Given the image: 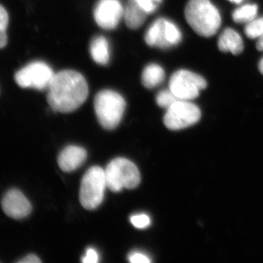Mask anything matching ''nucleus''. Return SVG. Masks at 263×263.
I'll return each instance as SVG.
<instances>
[{
  "label": "nucleus",
  "mask_w": 263,
  "mask_h": 263,
  "mask_svg": "<svg viewBox=\"0 0 263 263\" xmlns=\"http://www.w3.org/2000/svg\"><path fill=\"white\" fill-rule=\"evenodd\" d=\"M218 47L222 52H231L240 54L243 50V40L238 32L232 29H226L219 37Z\"/></svg>",
  "instance_id": "obj_14"
},
{
  "label": "nucleus",
  "mask_w": 263,
  "mask_h": 263,
  "mask_svg": "<svg viewBox=\"0 0 263 263\" xmlns=\"http://www.w3.org/2000/svg\"><path fill=\"white\" fill-rule=\"evenodd\" d=\"M132 224L136 228L143 229L149 226L151 223L150 218L144 214H136L132 216L130 218Z\"/></svg>",
  "instance_id": "obj_21"
},
{
  "label": "nucleus",
  "mask_w": 263,
  "mask_h": 263,
  "mask_svg": "<svg viewBox=\"0 0 263 263\" xmlns=\"http://www.w3.org/2000/svg\"><path fill=\"white\" fill-rule=\"evenodd\" d=\"M107 187L114 193L133 190L139 185L141 175L136 164L126 158L114 159L105 170Z\"/></svg>",
  "instance_id": "obj_4"
},
{
  "label": "nucleus",
  "mask_w": 263,
  "mask_h": 263,
  "mask_svg": "<svg viewBox=\"0 0 263 263\" xmlns=\"http://www.w3.org/2000/svg\"><path fill=\"white\" fill-rule=\"evenodd\" d=\"M165 21L164 18L157 19L147 30L145 42L148 46L160 48L171 47L166 40Z\"/></svg>",
  "instance_id": "obj_12"
},
{
  "label": "nucleus",
  "mask_w": 263,
  "mask_h": 263,
  "mask_svg": "<svg viewBox=\"0 0 263 263\" xmlns=\"http://www.w3.org/2000/svg\"><path fill=\"white\" fill-rule=\"evenodd\" d=\"M206 86V81L202 76L186 70L176 71L170 79V90L179 100H194Z\"/></svg>",
  "instance_id": "obj_8"
},
{
  "label": "nucleus",
  "mask_w": 263,
  "mask_h": 263,
  "mask_svg": "<svg viewBox=\"0 0 263 263\" xmlns=\"http://www.w3.org/2000/svg\"><path fill=\"white\" fill-rule=\"evenodd\" d=\"M86 150L77 146H69L62 151L58 157L60 168L65 172H71L80 167L86 160Z\"/></svg>",
  "instance_id": "obj_11"
},
{
  "label": "nucleus",
  "mask_w": 263,
  "mask_h": 263,
  "mask_svg": "<svg viewBox=\"0 0 263 263\" xmlns=\"http://www.w3.org/2000/svg\"><path fill=\"white\" fill-rule=\"evenodd\" d=\"M47 90V101L51 108L63 114L71 113L80 108L89 95L84 76L72 70L55 74Z\"/></svg>",
  "instance_id": "obj_1"
},
{
  "label": "nucleus",
  "mask_w": 263,
  "mask_h": 263,
  "mask_svg": "<svg viewBox=\"0 0 263 263\" xmlns=\"http://www.w3.org/2000/svg\"><path fill=\"white\" fill-rule=\"evenodd\" d=\"M161 0H137L147 13H152L157 9V5Z\"/></svg>",
  "instance_id": "obj_22"
},
{
  "label": "nucleus",
  "mask_w": 263,
  "mask_h": 263,
  "mask_svg": "<svg viewBox=\"0 0 263 263\" xmlns=\"http://www.w3.org/2000/svg\"><path fill=\"white\" fill-rule=\"evenodd\" d=\"M229 1L231 2V3H235V4H239L243 0H229Z\"/></svg>",
  "instance_id": "obj_30"
},
{
  "label": "nucleus",
  "mask_w": 263,
  "mask_h": 263,
  "mask_svg": "<svg viewBox=\"0 0 263 263\" xmlns=\"http://www.w3.org/2000/svg\"><path fill=\"white\" fill-rule=\"evenodd\" d=\"M2 208L9 217L24 219L32 212V205L22 192L13 189L8 192L2 200Z\"/></svg>",
  "instance_id": "obj_10"
},
{
  "label": "nucleus",
  "mask_w": 263,
  "mask_h": 263,
  "mask_svg": "<svg viewBox=\"0 0 263 263\" xmlns=\"http://www.w3.org/2000/svg\"><path fill=\"white\" fill-rule=\"evenodd\" d=\"M55 73L45 62H33L21 69L15 75V81L20 87L47 90Z\"/></svg>",
  "instance_id": "obj_6"
},
{
  "label": "nucleus",
  "mask_w": 263,
  "mask_h": 263,
  "mask_svg": "<svg viewBox=\"0 0 263 263\" xmlns=\"http://www.w3.org/2000/svg\"><path fill=\"white\" fill-rule=\"evenodd\" d=\"M259 70L260 71L261 73L263 75V58L260 60L259 63Z\"/></svg>",
  "instance_id": "obj_29"
},
{
  "label": "nucleus",
  "mask_w": 263,
  "mask_h": 263,
  "mask_svg": "<svg viewBox=\"0 0 263 263\" xmlns=\"http://www.w3.org/2000/svg\"><path fill=\"white\" fill-rule=\"evenodd\" d=\"M9 16L6 10L0 5V32L6 31L8 28Z\"/></svg>",
  "instance_id": "obj_24"
},
{
  "label": "nucleus",
  "mask_w": 263,
  "mask_h": 263,
  "mask_svg": "<svg viewBox=\"0 0 263 263\" xmlns=\"http://www.w3.org/2000/svg\"><path fill=\"white\" fill-rule=\"evenodd\" d=\"M179 100L174 95L171 90H162L160 91L156 97V102L157 105L162 108L167 109L173 105L175 102Z\"/></svg>",
  "instance_id": "obj_20"
},
{
  "label": "nucleus",
  "mask_w": 263,
  "mask_h": 263,
  "mask_svg": "<svg viewBox=\"0 0 263 263\" xmlns=\"http://www.w3.org/2000/svg\"><path fill=\"white\" fill-rule=\"evenodd\" d=\"M90 53L96 63L106 65L110 60V51L106 38L103 36H97L90 44Z\"/></svg>",
  "instance_id": "obj_15"
},
{
  "label": "nucleus",
  "mask_w": 263,
  "mask_h": 263,
  "mask_svg": "<svg viewBox=\"0 0 263 263\" xmlns=\"http://www.w3.org/2000/svg\"><path fill=\"white\" fill-rule=\"evenodd\" d=\"M129 261L132 263H149L151 259L146 254L134 252L129 255Z\"/></svg>",
  "instance_id": "obj_23"
},
{
  "label": "nucleus",
  "mask_w": 263,
  "mask_h": 263,
  "mask_svg": "<svg viewBox=\"0 0 263 263\" xmlns=\"http://www.w3.org/2000/svg\"><path fill=\"white\" fill-rule=\"evenodd\" d=\"M165 36L171 47L181 42V33L179 29L177 26L167 20L165 21Z\"/></svg>",
  "instance_id": "obj_18"
},
{
  "label": "nucleus",
  "mask_w": 263,
  "mask_h": 263,
  "mask_svg": "<svg viewBox=\"0 0 263 263\" xmlns=\"http://www.w3.org/2000/svg\"><path fill=\"white\" fill-rule=\"evenodd\" d=\"M201 117V111L195 104L189 100H178L167 109L164 124L171 130H180L196 124Z\"/></svg>",
  "instance_id": "obj_7"
},
{
  "label": "nucleus",
  "mask_w": 263,
  "mask_h": 263,
  "mask_svg": "<svg viewBox=\"0 0 263 263\" xmlns=\"http://www.w3.org/2000/svg\"><path fill=\"white\" fill-rule=\"evenodd\" d=\"M148 14L137 0H129L124 10L126 25L131 29H138L144 24Z\"/></svg>",
  "instance_id": "obj_13"
},
{
  "label": "nucleus",
  "mask_w": 263,
  "mask_h": 263,
  "mask_svg": "<svg viewBox=\"0 0 263 263\" xmlns=\"http://www.w3.org/2000/svg\"><path fill=\"white\" fill-rule=\"evenodd\" d=\"M256 47L258 51H263V34L258 38Z\"/></svg>",
  "instance_id": "obj_28"
},
{
  "label": "nucleus",
  "mask_w": 263,
  "mask_h": 263,
  "mask_svg": "<svg viewBox=\"0 0 263 263\" xmlns=\"http://www.w3.org/2000/svg\"><path fill=\"white\" fill-rule=\"evenodd\" d=\"M165 78L164 70L160 65L150 64L142 72L141 82L146 89H154L162 84Z\"/></svg>",
  "instance_id": "obj_16"
},
{
  "label": "nucleus",
  "mask_w": 263,
  "mask_h": 263,
  "mask_svg": "<svg viewBox=\"0 0 263 263\" xmlns=\"http://www.w3.org/2000/svg\"><path fill=\"white\" fill-rule=\"evenodd\" d=\"M184 13L192 29L202 37H212L220 27V14L209 0H190Z\"/></svg>",
  "instance_id": "obj_2"
},
{
  "label": "nucleus",
  "mask_w": 263,
  "mask_h": 263,
  "mask_svg": "<svg viewBox=\"0 0 263 263\" xmlns=\"http://www.w3.org/2000/svg\"><path fill=\"white\" fill-rule=\"evenodd\" d=\"M94 106L95 114L102 127L113 129L122 121L126 102L117 91L105 89L99 91L95 96Z\"/></svg>",
  "instance_id": "obj_3"
},
{
  "label": "nucleus",
  "mask_w": 263,
  "mask_h": 263,
  "mask_svg": "<svg viewBox=\"0 0 263 263\" xmlns=\"http://www.w3.org/2000/svg\"><path fill=\"white\" fill-rule=\"evenodd\" d=\"M258 7L255 4H247L238 8L233 13V19L238 24H248L255 19Z\"/></svg>",
  "instance_id": "obj_17"
},
{
  "label": "nucleus",
  "mask_w": 263,
  "mask_h": 263,
  "mask_svg": "<svg viewBox=\"0 0 263 263\" xmlns=\"http://www.w3.org/2000/svg\"><path fill=\"white\" fill-rule=\"evenodd\" d=\"M99 261L98 254L94 249L89 248L86 251V255L82 259L84 263H97Z\"/></svg>",
  "instance_id": "obj_25"
},
{
  "label": "nucleus",
  "mask_w": 263,
  "mask_h": 263,
  "mask_svg": "<svg viewBox=\"0 0 263 263\" xmlns=\"http://www.w3.org/2000/svg\"><path fill=\"white\" fill-rule=\"evenodd\" d=\"M41 262V259L35 254H29L18 261V262L20 263H39Z\"/></svg>",
  "instance_id": "obj_26"
},
{
  "label": "nucleus",
  "mask_w": 263,
  "mask_h": 263,
  "mask_svg": "<svg viewBox=\"0 0 263 263\" xmlns=\"http://www.w3.org/2000/svg\"><path fill=\"white\" fill-rule=\"evenodd\" d=\"M245 34L247 37L255 39L263 34V17L254 19L247 24L245 27Z\"/></svg>",
  "instance_id": "obj_19"
},
{
  "label": "nucleus",
  "mask_w": 263,
  "mask_h": 263,
  "mask_svg": "<svg viewBox=\"0 0 263 263\" xmlns=\"http://www.w3.org/2000/svg\"><path fill=\"white\" fill-rule=\"evenodd\" d=\"M107 187L105 170L98 166L86 171L81 180L79 199L82 206L93 210L100 206L104 199Z\"/></svg>",
  "instance_id": "obj_5"
},
{
  "label": "nucleus",
  "mask_w": 263,
  "mask_h": 263,
  "mask_svg": "<svg viewBox=\"0 0 263 263\" xmlns=\"http://www.w3.org/2000/svg\"><path fill=\"white\" fill-rule=\"evenodd\" d=\"M124 8L119 0H99L94 10V18L102 29H115L124 17Z\"/></svg>",
  "instance_id": "obj_9"
},
{
  "label": "nucleus",
  "mask_w": 263,
  "mask_h": 263,
  "mask_svg": "<svg viewBox=\"0 0 263 263\" xmlns=\"http://www.w3.org/2000/svg\"><path fill=\"white\" fill-rule=\"evenodd\" d=\"M8 43V36H7L6 31H2L0 32V49L5 48Z\"/></svg>",
  "instance_id": "obj_27"
}]
</instances>
